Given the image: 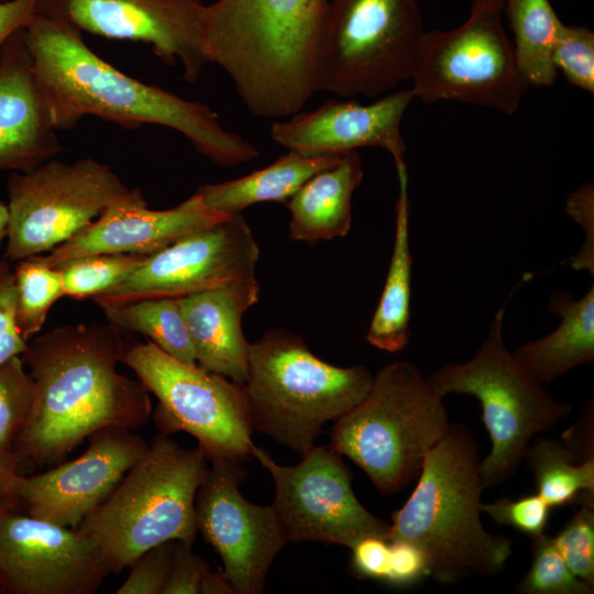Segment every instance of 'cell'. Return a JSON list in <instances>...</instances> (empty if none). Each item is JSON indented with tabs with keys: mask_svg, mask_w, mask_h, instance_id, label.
I'll list each match as a JSON object with an SVG mask.
<instances>
[{
	"mask_svg": "<svg viewBox=\"0 0 594 594\" xmlns=\"http://www.w3.org/2000/svg\"><path fill=\"white\" fill-rule=\"evenodd\" d=\"M127 348L110 322L61 326L28 342L21 359L34 404L12 451L22 474L61 463L101 428L148 422L150 392L117 369Z\"/></svg>",
	"mask_w": 594,
	"mask_h": 594,
	"instance_id": "cell-1",
	"label": "cell"
},
{
	"mask_svg": "<svg viewBox=\"0 0 594 594\" xmlns=\"http://www.w3.org/2000/svg\"><path fill=\"white\" fill-rule=\"evenodd\" d=\"M24 36L57 131L73 129L92 116L123 129L154 124L175 130L221 167L238 166L260 155L253 144L227 131L207 103L187 100L121 72L97 55L69 23L36 12Z\"/></svg>",
	"mask_w": 594,
	"mask_h": 594,
	"instance_id": "cell-2",
	"label": "cell"
},
{
	"mask_svg": "<svg viewBox=\"0 0 594 594\" xmlns=\"http://www.w3.org/2000/svg\"><path fill=\"white\" fill-rule=\"evenodd\" d=\"M330 0H217L202 11L208 63L255 116L283 119L321 91Z\"/></svg>",
	"mask_w": 594,
	"mask_h": 594,
	"instance_id": "cell-3",
	"label": "cell"
},
{
	"mask_svg": "<svg viewBox=\"0 0 594 594\" xmlns=\"http://www.w3.org/2000/svg\"><path fill=\"white\" fill-rule=\"evenodd\" d=\"M481 460L470 428L451 422L428 453L413 493L392 515L388 539L419 548L438 582L496 575L513 553V539L482 524Z\"/></svg>",
	"mask_w": 594,
	"mask_h": 594,
	"instance_id": "cell-4",
	"label": "cell"
},
{
	"mask_svg": "<svg viewBox=\"0 0 594 594\" xmlns=\"http://www.w3.org/2000/svg\"><path fill=\"white\" fill-rule=\"evenodd\" d=\"M373 376L364 365L324 362L299 334L268 330L249 346L243 386L253 429L302 455L327 422L365 397Z\"/></svg>",
	"mask_w": 594,
	"mask_h": 594,
	"instance_id": "cell-5",
	"label": "cell"
},
{
	"mask_svg": "<svg viewBox=\"0 0 594 594\" xmlns=\"http://www.w3.org/2000/svg\"><path fill=\"white\" fill-rule=\"evenodd\" d=\"M208 468L204 451L184 448L158 433L77 530L91 540L112 573L160 543L195 542V498Z\"/></svg>",
	"mask_w": 594,
	"mask_h": 594,
	"instance_id": "cell-6",
	"label": "cell"
},
{
	"mask_svg": "<svg viewBox=\"0 0 594 594\" xmlns=\"http://www.w3.org/2000/svg\"><path fill=\"white\" fill-rule=\"evenodd\" d=\"M451 422L420 369L395 361L373 376L365 397L334 421L329 447L361 468L384 495L417 480Z\"/></svg>",
	"mask_w": 594,
	"mask_h": 594,
	"instance_id": "cell-7",
	"label": "cell"
},
{
	"mask_svg": "<svg viewBox=\"0 0 594 594\" xmlns=\"http://www.w3.org/2000/svg\"><path fill=\"white\" fill-rule=\"evenodd\" d=\"M504 316L503 306L469 361L448 363L427 376L442 398L455 393L479 399L492 444L481 460L484 488L497 486L514 475L532 438L553 428L572 409L516 363L504 342Z\"/></svg>",
	"mask_w": 594,
	"mask_h": 594,
	"instance_id": "cell-8",
	"label": "cell"
},
{
	"mask_svg": "<svg viewBox=\"0 0 594 594\" xmlns=\"http://www.w3.org/2000/svg\"><path fill=\"white\" fill-rule=\"evenodd\" d=\"M504 0H472L452 30H426L410 77L415 99L458 101L515 113L529 84L504 23Z\"/></svg>",
	"mask_w": 594,
	"mask_h": 594,
	"instance_id": "cell-9",
	"label": "cell"
},
{
	"mask_svg": "<svg viewBox=\"0 0 594 594\" xmlns=\"http://www.w3.org/2000/svg\"><path fill=\"white\" fill-rule=\"evenodd\" d=\"M417 0H330L321 90L380 98L410 80L425 33Z\"/></svg>",
	"mask_w": 594,
	"mask_h": 594,
	"instance_id": "cell-10",
	"label": "cell"
},
{
	"mask_svg": "<svg viewBox=\"0 0 594 594\" xmlns=\"http://www.w3.org/2000/svg\"><path fill=\"white\" fill-rule=\"evenodd\" d=\"M121 362L156 396L151 417L161 433L193 436L208 461L251 457L254 429L242 384L180 362L148 340L128 346Z\"/></svg>",
	"mask_w": 594,
	"mask_h": 594,
	"instance_id": "cell-11",
	"label": "cell"
},
{
	"mask_svg": "<svg viewBox=\"0 0 594 594\" xmlns=\"http://www.w3.org/2000/svg\"><path fill=\"white\" fill-rule=\"evenodd\" d=\"M110 166L92 158L56 157L7 179L9 223L4 258L42 255L94 222L130 194Z\"/></svg>",
	"mask_w": 594,
	"mask_h": 594,
	"instance_id": "cell-12",
	"label": "cell"
},
{
	"mask_svg": "<svg viewBox=\"0 0 594 594\" xmlns=\"http://www.w3.org/2000/svg\"><path fill=\"white\" fill-rule=\"evenodd\" d=\"M251 457L274 480L271 505L288 543L317 541L350 549L367 536L388 538L389 525L361 504L351 471L329 446H314L292 466L279 465L255 444Z\"/></svg>",
	"mask_w": 594,
	"mask_h": 594,
	"instance_id": "cell-13",
	"label": "cell"
},
{
	"mask_svg": "<svg viewBox=\"0 0 594 594\" xmlns=\"http://www.w3.org/2000/svg\"><path fill=\"white\" fill-rule=\"evenodd\" d=\"M260 249L241 213L190 232L144 262L111 288L94 297L120 304L183 297L255 277Z\"/></svg>",
	"mask_w": 594,
	"mask_h": 594,
	"instance_id": "cell-14",
	"label": "cell"
},
{
	"mask_svg": "<svg viewBox=\"0 0 594 594\" xmlns=\"http://www.w3.org/2000/svg\"><path fill=\"white\" fill-rule=\"evenodd\" d=\"M244 462L212 459L195 498L197 530L212 546L237 594H261L270 568L288 543L272 507L245 499Z\"/></svg>",
	"mask_w": 594,
	"mask_h": 594,
	"instance_id": "cell-15",
	"label": "cell"
},
{
	"mask_svg": "<svg viewBox=\"0 0 594 594\" xmlns=\"http://www.w3.org/2000/svg\"><path fill=\"white\" fill-rule=\"evenodd\" d=\"M201 0H37L36 12L109 40L141 42L194 84L208 59Z\"/></svg>",
	"mask_w": 594,
	"mask_h": 594,
	"instance_id": "cell-16",
	"label": "cell"
},
{
	"mask_svg": "<svg viewBox=\"0 0 594 594\" xmlns=\"http://www.w3.org/2000/svg\"><path fill=\"white\" fill-rule=\"evenodd\" d=\"M76 528L20 510L0 515V590L10 594H92L111 574Z\"/></svg>",
	"mask_w": 594,
	"mask_h": 594,
	"instance_id": "cell-17",
	"label": "cell"
},
{
	"mask_svg": "<svg viewBox=\"0 0 594 594\" xmlns=\"http://www.w3.org/2000/svg\"><path fill=\"white\" fill-rule=\"evenodd\" d=\"M78 458L37 474H19V510L59 526L77 528L105 502L148 443L133 430L101 428L88 438Z\"/></svg>",
	"mask_w": 594,
	"mask_h": 594,
	"instance_id": "cell-18",
	"label": "cell"
},
{
	"mask_svg": "<svg viewBox=\"0 0 594 594\" xmlns=\"http://www.w3.org/2000/svg\"><path fill=\"white\" fill-rule=\"evenodd\" d=\"M414 99L409 87L366 105L354 99L328 100L314 110L275 121L271 138L288 151L305 155H334L360 147H381L392 155L396 166L406 163L400 124Z\"/></svg>",
	"mask_w": 594,
	"mask_h": 594,
	"instance_id": "cell-19",
	"label": "cell"
},
{
	"mask_svg": "<svg viewBox=\"0 0 594 594\" xmlns=\"http://www.w3.org/2000/svg\"><path fill=\"white\" fill-rule=\"evenodd\" d=\"M228 217L207 207L198 193L176 207L150 209L141 189L132 188L88 227L42 257L55 267L65 261L94 254L151 255L184 235Z\"/></svg>",
	"mask_w": 594,
	"mask_h": 594,
	"instance_id": "cell-20",
	"label": "cell"
},
{
	"mask_svg": "<svg viewBox=\"0 0 594 594\" xmlns=\"http://www.w3.org/2000/svg\"><path fill=\"white\" fill-rule=\"evenodd\" d=\"M57 132L19 30L0 50V170L25 172L56 157Z\"/></svg>",
	"mask_w": 594,
	"mask_h": 594,
	"instance_id": "cell-21",
	"label": "cell"
},
{
	"mask_svg": "<svg viewBox=\"0 0 594 594\" xmlns=\"http://www.w3.org/2000/svg\"><path fill=\"white\" fill-rule=\"evenodd\" d=\"M256 277L178 297L197 365L244 384L250 342L242 317L260 299Z\"/></svg>",
	"mask_w": 594,
	"mask_h": 594,
	"instance_id": "cell-22",
	"label": "cell"
},
{
	"mask_svg": "<svg viewBox=\"0 0 594 594\" xmlns=\"http://www.w3.org/2000/svg\"><path fill=\"white\" fill-rule=\"evenodd\" d=\"M363 178L356 151L308 179L286 202L289 239L317 243L345 237L352 222V196Z\"/></svg>",
	"mask_w": 594,
	"mask_h": 594,
	"instance_id": "cell-23",
	"label": "cell"
},
{
	"mask_svg": "<svg viewBox=\"0 0 594 594\" xmlns=\"http://www.w3.org/2000/svg\"><path fill=\"white\" fill-rule=\"evenodd\" d=\"M549 310L561 318L558 328L512 352L516 363L541 385L594 361V286L578 300L568 293L553 294Z\"/></svg>",
	"mask_w": 594,
	"mask_h": 594,
	"instance_id": "cell-24",
	"label": "cell"
},
{
	"mask_svg": "<svg viewBox=\"0 0 594 594\" xmlns=\"http://www.w3.org/2000/svg\"><path fill=\"white\" fill-rule=\"evenodd\" d=\"M399 191L396 201L395 237L385 285L371 320L366 341L397 353L409 341L413 255L409 246V199L406 163L396 165Z\"/></svg>",
	"mask_w": 594,
	"mask_h": 594,
	"instance_id": "cell-25",
	"label": "cell"
},
{
	"mask_svg": "<svg viewBox=\"0 0 594 594\" xmlns=\"http://www.w3.org/2000/svg\"><path fill=\"white\" fill-rule=\"evenodd\" d=\"M342 154L305 155L288 151L274 163L246 176L197 188L210 209L235 215L265 201L285 204L308 179L334 165Z\"/></svg>",
	"mask_w": 594,
	"mask_h": 594,
	"instance_id": "cell-26",
	"label": "cell"
},
{
	"mask_svg": "<svg viewBox=\"0 0 594 594\" xmlns=\"http://www.w3.org/2000/svg\"><path fill=\"white\" fill-rule=\"evenodd\" d=\"M504 13L514 35V50L525 79L530 87H552L558 77L552 48L562 21L550 0H504Z\"/></svg>",
	"mask_w": 594,
	"mask_h": 594,
	"instance_id": "cell-27",
	"label": "cell"
},
{
	"mask_svg": "<svg viewBox=\"0 0 594 594\" xmlns=\"http://www.w3.org/2000/svg\"><path fill=\"white\" fill-rule=\"evenodd\" d=\"M108 322L147 338L174 359L197 364L195 350L178 297L146 298L133 301L97 302Z\"/></svg>",
	"mask_w": 594,
	"mask_h": 594,
	"instance_id": "cell-28",
	"label": "cell"
},
{
	"mask_svg": "<svg viewBox=\"0 0 594 594\" xmlns=\"http://www.w3.org/2000/svg\"><path fill=\"white\" fill-rule=\"evenodd\" d=\"M524 460L537 494L551 508L572 504L584 492L594 493V459L581 461L561 439H536Z\"/></svg>",
	"mask_w": 594,
	"mask_h": 594,
	"instance_id": "cell-29",
	"label": "cell"
},
{
	"mask_svg": "<svg viewBox=\"0 0 594 594\" xmlns=\"http://www.w3.org/2000/svg\"><path fill=\"white\" fill-rule=\"evenodd\" d=\"M13 275L14 321L29 342L42 331L52 306L65 296L63 280L59 271L47 265L42 255L15 262Z\"/></svg>",
	"mask_w": 594,
	"mask_h": 594,
	"instance_id": "cell-30",
	"label": "cell"
},
{
	"mask_svg": "<svg viewBox=\"0 0 594 594\" xmlns=\"http://www.w3.org/2000/svg\"><path fill=\"white\" fill-rule=\"evenodd\" d=\"M147 255L94 254L55 266L62 276L64 294L74 299L95 297L138 268Z\"/></svg>",
	"mask_w": 594,
	"mask_h": 594,
	"instance_id": "cell-31",
	"label": "cell"
},
{
	"mask_svg": "<svg viewBox=\"0 0 594 594\" xmlns=\"http://www.w3.org/2000/svg\"><path fill=\"white\" fill-rule=\"evenodd\" d=\"M34 404V383L21 355L0 364V457L13 458L12 451Z\"/></svg>",
	"mask_w": 594,
	"mask_h": 594,
	"instance_id": "cell-32",
	"label": "cell"
},
{
	"mask_svg": "<svg viewBox=\"0 0 594 594\" xmlns=\"http://www.w3.org/2000/svg\"><path fill=\"white\" fill-rule=\"evenodd\" d=\"M532 539L531 564L519 582L520 594H592L594 588L570 570L553 537L542 534Z\"/></svg>",
	"mask_w": 594,
	"mask_h": 594,
	"instance_id": "cell-33",
	"label": "cell"
},
{
	"mask_svg": "<svg viewBox=\"0 0 594 594\" xmlns=\"http://www.w3.org/2000/svg\"><path fill=\"white\" fill-rule=\"evenodd\" d=\"M580 508L553 537L563 560L580 580L594 588V493H582Z\"/></svg>",
	"mask_w": 594,
	"mask_h": 594,
	"instance_id": "cell-34",
	"label": "cell"
},
{
	"mask_svg": "<svg viewBox=\"0 0 594 594\" xmlns=\"http://www.w3.org/2000/svg\"><path fill=\"white\" fill-rule=\"evenodd\" d=\"M552 63L565 80L588 94L594 92V32L585 26L560 23Z\"/></svg>",
	"mask_w": 594,
	"mask_h": 594,
	"instance_id": "cell-35",
	"label": "cell"
},
{
	"mask_svg": "<svg viewBox=\"0 0 594 594\" xmlns=\"http://www.w3.org/2000/svg\"><path fill=\"white\" fill-rule=\"evenodd\" d=\"M550 509L537 493L518 499L499 498L492 503H482V513L493 521L510 526L530 538L544 534Z\"/></svg>",
	"mask_w": 594,
	"mask_h": 594,
	"instance_id": "cell-36",
	"label": "cell"
},
{
	"mask_svg": "<svg viewBox=\"0 0 594 594\" xmlns=\"http://www.w3.org/2000/svg\"><path fill=\"white\" fill-rule=\"evenodd\" d=\"M176 540L160 543L141 553L116 594H163Z\"/></svg>",
	"mask_w": 594,
	"mask_h": 594,
	"instance_id": "cell-37",
	"label": "cell"
},
{
	"mask_svg": "<svg viewBox=\"0 0 594 594\" xmlns=\"http://www.w3.org/2000/svg\"><path fill=\"white\" fill-rule=\"evenodd\" d=\"M193 544L176 540L163 594H200L202 581L211 568L193 551Z\"/></svg>",
	"mask_w": 594,
	"mask_h": 594,
	"instance_id": "cell-38",
	"label": "cell"
},
{
	"mask_svg": "<svg viewBox=\"0 0 594 594\" xmlns=\"http://www.w3.org/2000/svg\"><path fill=\"white\" fill-rule=\"evenodd\" d=\"M427 576H430V566L421 550L407 541L391 540L387 571L383 583L405 588L414 586Z\"/></svg>",
	"mask_w": 594,
	"mask_h": 594,
	"instance_id": "cell-39",
	"label": "cell"
},
{
	"mask_svg": "<svg viewBox=\"0 0 594 594\" xmlns=\"http://www.w3.org/2000/svg\"><path fill=\"white\" fill-rule=\"evenodd\" d=\"M28 342L19 333L14 321L13 266L0 258V364L14 355H21Z\"/></svg>",
	"mask_w": 594,
	"mask_h": 594,
	"instance_id": "cell-40",
	"label": "cell"
},
{
	"mask_svg": "<svg viewBox=\"0 0 594 594\" xmlns=\"http://www.w3.org/2000/svg\"><path fill=\"white\" fill-rule=\"evenodd\" d=\"M566 212L584 229L586 239L581 251L571 258L576 270H585L593 275L594 271V190L587 183L572 193L566 199Z\"/></svg>",
	"mask_w": 594,
	"mask_h": 594,
	"instance_id": "cell-41",
	"label": "cell"
},
{
	"mask_svg": "<svg viewBox=\"0 0 594 594\" xmlns=\"http://www.w3.org/2000/svg\"><path fill=\"white\" fill-rule=\"evenodd\" d=\"M388 538L367 536L351 548L350 571L358 579L383 582L389 557Z\"/></svg>",
	"mask_w": 594,
	"mask_h": 594,
	"instance_id": "cell-42",
	"label": "cell"
},
{
	"mask_svg": "<svg viewBox=\"0 0 594 594\" xmlns=\"http://www.w3.org/2000/svg\"><path fill=\"white\" fill-rule=\"evenodd\" d=\"M36 6L37 0L0 1V50L11 35L29 25Z\"/></svg>",
	"mask_w": 594,
	"mask_h": 594,
	"instance_id": "cell-43",
	"label": "cell"
},
{
	"mask_svg": "<svg viewBox=\"0 0 594 594\" xmlns=\"http://www.w3.org/2000/svg\"><path fill=\"white\" fill-rule=\"evenodd\" d=\"M592 414L591 408L561 438L581 461L594 459Z\"/></svg>",
	"mask_w": 594,
	"mask_h": 594,
	"instance_id": "cell-44",
	"label": "cell"
},
{
	"mask_svg": "<svg viewBox=\"0 0 594 594\" xmlns=\"http://www.w3.org/2000/svg\"><path fill=\"white\" fill-rule=\"evenodd\" d=\"M22 474L14 458L0 457V515L19 510L16 477Z\"/></svg>",
	"mask_w": 594,
	"mask_h": 594,
	"instance_id": "cell-45",
	"label": "cell"
},
{
	"mask_svg": "<svg viewBox=\"0 0 594 594\" xmlns=\"http://www.w3.org/2000/svg\"><path fill=\"white\" fill-rule=\"evenodd\" d=\"M200 594H237V592L223 570L210 569L202 581Z\"/></svg>",
	"mask_w": 594,
	"mask_h": 594,
	"instance_id": "cell-46",
	"label": "cell"
},
{
	"mask_svg": "<svg viewBox=\"0 0 594 594\" xmlns=\"http://www.w3.org/2000/svg\"><path fill=\"white\" fill-rule=\"evenodd\" d=\"M9 223V212L7 204L0 201V246L3 240L7 238Z\"/></svg>",
	"mask_w": 594,
	"mask_h": 594,
	"instance_id": "cell-47",
	"label": "cell"
},
{
	"mask_svg": "<svg viewBox=\"0 0 594 594\" xmlns=\"http://www.w3.org/2000/svg\"><path fill=\"white\" fill-rule=\"evenodd\" d=\"M0 1H8V0H0Z\"/></svg>",
	"mask_w": 594,
	"mask_h": 594,
	"instance_id": "cell-48",
	"label": "cell"
},
{
	"mask_svg": "<svg viewBox=\"0 0 594 594\" xmlns=\"http://www.w3.org/2000/svg\"><path fill=\"white\" fill-rule=\"evenodd\" d=\"M0 593H1V590H0Z\"/></svg>",
	"mask_w": 594,
	"mask_h": 594,
	"instance_id": "cell-49",
	"label": "cell"
}]
</instances>
